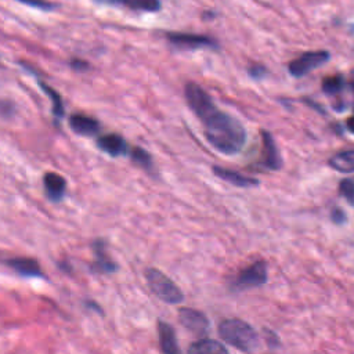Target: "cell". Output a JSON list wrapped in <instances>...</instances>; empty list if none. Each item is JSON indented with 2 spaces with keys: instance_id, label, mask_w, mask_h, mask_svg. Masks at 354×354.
I'll list each match as a JSON object with an SVG mask.
<instances>
[{
  "instance_id": "obj_20",
  "label": "cell",
  "mask_w": 354,
  "mask_h": 354,
  "mask_svg": "<svg viewBox=\"0 0 354 354\" xmlns=\"http://www.w3.org/2000/svg\"><path fill=\"white\" fill-rule=\"evenodd\" d=\"M130 159L140 167L142 169H152L153 167V160H152V156L148 151H145L144 148H140V147H133L130 149Z\"/></svg>"
},
{
  "instance_id": "obj_12",
  "label": "cell",
  "mask_w": 354,
  "mask_h": 354,
  "mask_svg": "<svg viewBox=\"0 0 354 354\" xmlns=\"http://www.w3.org/2000/svg\"><path fill=\"white\" fill-rule=\"evenodd\" d=\"M69 127L79 136H94L100 131V123L97 119L84 113H72L68 119Z\"/></svg>"
},
{
  "instance_id": "obj_19",
  "label": "cell",
  "mask_w": 354,
  "mask_h": 354,
  "mask_svg": "<svg viewBox=\"0 0 354 354\" xmlns=\"http://www.w3.org/2000/svg\"><path fill=\"white\" fill-rule=\"evenodd\" d=\"M330 167H333L337 171L342 173H351L354 171V149L353 151H344L333 155L329 159Z\"/></svg>"
},
{
  "instance_id": "obj_15",
  "label": "cell",
  "mask_w": 354,
  "mask_h": 354,
  "mask_svg": "<svg viewBox=\"0 0 354 354\" xmlns=\"http://www.w3.org/2000/svg\"><path fill=\"white\" fill-rule=\"evenodd\" d=\"M158 335H159V344L160 350L166 354H178L181 350L177 344V337L174 328L163 321L158 322Z\"/></svg>"
},
{
  "instance_id": "obj_26",
  "label": "cell",
  "mask_w": 354,
  "mask_h": 354,
  "mask_svg": "<svg viewBox=\"0 0 354 354\" xmlns=\"http://www.w3.org/2000/svg\"><path fill=\"white\" fill-rule=\"evenodd\" d=\"M332 220H333L335 223H337V224L344 223V221H346V214H344V212H343L342 209H333V212H332Z\"/></svg>"
},
{
  "instance_id": "obj_2",
  "label": "cell",
  "mask_w": 354,
  "mask_h": 354,
  "mask_svg": "<svg viewBox=\"0 0 354 354\" xmlns=\"http://www.w3.org/2000/svg\"><path fill=\"white\" fill-rule=\"evenodd\" d=\"M221 340L239 351L254 353L260 350V337L256 329L239 318H227L218 324Z\"/></svg>"
},
{
  "instance_id": "obj_24",
  "label": "cell",
  "mask_w": 354,
  "mask_h": 354,
  "mask_svg": "<svg viewBox=\"0 0 354 354\" xmlns=\"http://www.w3.org/2000/svg\"><path fill=\"white\" fill-rule=\"evenodd\" d=\"M248 73H249L250 77H253V79H261V77L266 76L267 69H266V66H263V65H260V64H254V65H252V66L248 69Z\"/></svg>"
},
{
  "instance_id": "obj_14",
  "label": "cell",
  "mask_w": 354,
  "mask_h": 354,
  "mask_svg": "<svg viewBox=\"0 0 354 354\" xmlns=\"http://www.w3.org/2000/svg\"><path fill=\"white\" fill-rule=\"evenodd\" d=\"M213 173L218 178H221V180H224V181H227V183H230V184H232L235 187L248 188V187L259 185V180H256L253 177H246V176H243L239 171H235V170H231V169H225V167H221V166H213Z\"/></svg>"
},
{
  "instance_id": "obj_25",
  "label": "cell",
  "mask_w": 354,
  "mask_h": 354,
  "mask_svg": "<svg viewBox=\"0 0 354 354\" xmlns=\"http://www.w3.org/2000/svg\"><path fill=\"white\" fill-rule=\"evenodd\" d=\"M69 65H71V68H72L73 71H77V72H84V71H87V69L90 68V65H88L87 61H83V59H79V58L72 59V61L69 62Z\"/></svg>"
},
{
  "instance_id": "obj_29",
  "label": "cell",
  "mask_w": 354,
  "mask_h": 354,
  "mask_svg": "<svg viewBox=\"0 0 354 354\" xmlns=\"http://www.w3.org/2000/svg\"><path fill=\"white\" fill-rule=\"evenodd\" d=\"M350 87H351V90H353V93H354V76H353V79L350 80Z\"/></svg>"
},
{
  "instance_id": "obj_22",
  "label": "cell",
  "mask_w": 354,
  "mask_h": 354,
  "mask_svg": "<svg viewBox=\"0 0 354 354\" xmlns=\"http://www.w3.org/2000/svg\"><path fill=\"white\" fill-rule=\"evenodd\" d=\"M339 191L351 205H354V181L353 180H342L339 184Z\"/></svg>"
},
{
  "instance_id": "obj_27",
  "label": "cell",
  "mask_w": 354,
  "mask_h": 354,
  "mask_svg": "<svg viewBox=\"0 0 354 354\" xmlns=\"http://www.w3.org/2000/svg\"><path fill=\"white\" fill-rule=\"evenodd\" d=\"M84 304H86V307H88V310H93V311H97V313H102V311H101L100 304H97V303H95V301H93V300L86 301Z\"/></svg>"
},
{
  "instance_id": "obj_6",
  "label": "cell",
  "mask_w": 354,
  "mask_h": 354,
  "mask_svg": "<svg viewBox=\"0 0 354 354\" xmlns=\"http://www.w3.org/2000/svg\"><path fill=\"white\" fill-rule=\"evenodd\" d=\"M178 321L180 324L189 330L195 336H206L209 329H210V322L209 318L206 317L205 313L189 308V307H183L178 310Z\"/></svg>"
},
{
  "instance_id": "obj_11",
  "label": "cell",
  "mask_w": 354,
  "mask_h": 354,
  "mask_svg": "<svg viewBox=\"0 0 354 354\" xmlns=\"http://www.w3.org/2000/svg\"><path fill=\"white\" fill-rule=\"evenodd\" d=\"M97 147L111 156H120L129 152V145L126 140L116 133L100 136L97 140Z\"/></svg>"
},
{
  "instance_id": "obj_13",
  "label": "cell",
  "mask_w": 354,
  "mask_h": 354,
  "mask_svg": "<svg viewBox=\"0 0 354 354\" xmlns=\"http://www.w3.org/2000/svg\"><path fill=\"white\" fill-rule=\"evenodd\" d=\"M43 185L46 195L50 201L58 202L64 198L65 191H66V180L54 171H47L43 176Z\"/></svg>"
},
{
  "instance_id": "obj_16",
  "label": "cell",
  "mask_w": 354,
  "mask_h": 354,
  "mask_svg": "<svg viewBox=\"0 0 354 354\" xmlns=\"http://www.w3.org/2000/svg\"><path fill=\"white\" fill-rule=\"evenodd\" d=\"M188 353H195V354H225L228 353V348L224 346V343H220L214 339L209 337H202L196 342H194L188 347Z\"/></svg>"
},
{
  "instance_id": "obj_1",
  "label": "cell",
  "mask_w": 354,
  "mask_h": 354,
  "mask_svg": "<svg viewBox=\"0 0 354 354\" xmlns=\"http://www.w3.org/2000/svg\"><path fill=\"white\" fill-rule=\"evenodd\" d=\"M184 95L188 106L202 122L205 138L213 148L225 155H236L243 149L248 138L245 127L235 116L220 111L202 86L188 82Z\"/></svg>"
},
{
  "instance_id": "obj_10",
  "label": "cell",
  "mask_w": 354,
  "mask_h": 354,
  "mask_svg": "<svg viewBox=\"0 0 354 354\" xmlns=\"http://www.w3.org/2000/svg\"><path fill=\"white\" fill-rule=\"evenodd\" d=\"M95 260L91 266L93 271L100 272V274H112L118 270V264L108 257L106 250H105V242L102 239H95L91 245Z\"/></svg>"
},
{
  "instance_id": "obj_23",
  "label": "cell",
  "mask_w": 354,
  "mask_h": 354,
  "mask_svg": "<svg viewBox=\"0 0 354 354\" xmlns=\"http://www.w3.org/2000/svg\"><path fill=\"white\" fill-rule=\"evenodd\" d=\"M18 3H22V4H26L29 7H33V8H39V10H43V11H50V10H54L55 8V4L48 1V0H15Z\"/></svg>"
},
{
  "instance_id": "obj_7",
  "label": "cell",
  "mask_w": 354,
  "mask_h": 354,
  "mask_svg": "<svg viewBox=\"0 0 354 354\" xmlns=\"http://www.w3.org/2000/svg\"><path fill=\"white\" fill-rule=\"evenodd\" d=\"M167 40L177 48L196 50V48H217L218 44L209 36L195 33H177L170 32L166 35Z\"/></svg>"
},
{
  "instance_id": "obj_30",
  "label": "cell",
  "mask_w": 354,
  "mask_h": 354,
  "mask_svg": "<svg viewBox=\"0 0 354 354\" xmlns=\"http://www.w3.org/2000/svg\"><path fill=\"white\" fill-rule=\"evenodd\" d=\"M94 1H97V3H106L108 0H94Z\"/></svg>"
},
{
  "instance_id": "obj_21",
  "label": "cell",
  "mask_w": 354,
  "mask_h": 354,
  "mask_svg": "<svg viewBox=\"0 0 354 354\" xmlns=\"http://www.w3.org/2000/svg\"><path fill=\"white\" fill-rule=\"evenodd\" d=\"M343 86H344V80H343L342 75L328 76L322 80V90H324V93H326L329 95H333V94H337L339 91H342Z\"/></svg>"
},
{
  "instance_id": "obj_5",
  "label": "cell",
  "mask_w": 354,
  "mask_h": 354,
  "mask_svg": "<svg viewBox=\"0 0 354 354\" xmlns=\"http://www.w3.org/2000/svg\"><path fill=\"white\" fill-rule=\"evenodd\" d=\"M329 59V53L326 51H307L299 58L289 62V73L295 77H301L311 72L313 69L321 66Z\"/></svg>"
},
{
  "instance_id": "obj_8",
  "label": "cell",
  "mask_w": 354,
  "mask_h": 354,
  "mask_svg": "<svg viewBox=\"0 0 354 354\" xmlns=\"http://www.w3.org/2000/svg\"><path fill=\"white\" fill-rule=\"evenodd\" d=\"M261 166L267 170H278L282 166V159L277 144L267 130H261Z\"/></svg>"
},
{
  "instance_id": "obj_9",
  "label": "cell",
  "mask_w": 354,
  "mask_h": 354,
  "mask_svg": "<svg viewBox=\"0 0 354 354\" xmlns=\"http://www.w3.org/2000/svg\"><path fill=\"white\" fill-rule=\"evenodd\" d=\"M4 263L15 271L21 277H30V278H43L44 272L41 271L36 259L32 257H11L4 260Z\"/></svg>"
},
{
  "instance_id": "obj_17",
  "label": "cell",
  "mask_w": 354,
  "mask_h": 354,
  "mask_svg": "<svg viewBox=\"0 0 354 354\" xmlns=\"http://www.w3.org/2000/svg\"><path fill=\"white\" fill-rule=\"evenodd\" d=\"M106 3L118 4L133 11H145L155 12L160 10V0H108Z\"/></svg>"
},
{
  "instance_id": "obj_28",
  "label": "cell",
  "mask_w": 354,
  "mask_h": 354,
  "mask_svg": "<svg viewBox=\"0 0 354 354\" xmlns=\"http://www.w3.org/2000/svg\"><path fill=\"white\" fill-rule=\"evenodd\" d=\"M347 129L354 134V116L347 119Z\"/></svg>"
},
{
  "instance_id": "obj_3",
  "label": "cell",
  "mask_w": 354,
  "mask_h": 354,
  "mask_svg": "<svg viewBox=\"0 0 354 354\" xmlns=\"http://www.w3.org/2000/svg\"><path fill=\"white\" fill-rule=\"evenodd\" d=\"M145 279L152 290V293L162 301L167 304H177L184 300V293L181 289L162 271L149 267L145 270Z\"/></svg>"
},
{
  "instance_id": "obj_4",
  "label": "cell",
  "mask_w": 354,
  "mask_h": 354,
  "mask_svg": "<svg viewBox=\"0 0 354 354\" xmlns=\"http://www.w3.org/2000/svg\"><path fill=\"white\" fill-rule=\"evenodd\" d=\"M267 282V263L257 260L249 267L241 270L232 281V286L236 289H250L261 286Z\"/></svg>"
},
{
  "instance_id": "obj_18",
  "label": "cell",
  "mask_w": 354,
  "mask_h": 354,
  "mask_svg": "<svg viewBox=\"0 0 354 354\" xmlns=\"http://www.w3.org/2000/svg\"><path fill=\"white\" fill-rule=\"evenodd\" d=\"M39 83V87L41 88L43 93L47 94V97L51 100V111H53V115H54V119L55 120H61L65 115V109H64V102H62V98L59 95V93L53 88L51 86H48L46 82H41V80H37Z\"/></svg>"
}]
</instances>
